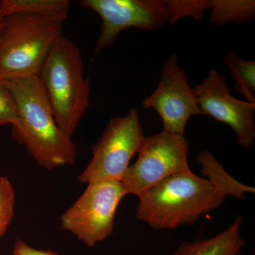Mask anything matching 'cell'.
<instances>
[{"mask_svg": "<svg viewBox=\"0 0 255 255\" xmlns=\"http://www.w3.org/2000/svg\"><path fill=\"white\" fill-rule=\"evenodd\" d=\"M5 81L17 106L18 124L12 127L13 139L43 168L50 170L75 163L76 147L55 122L39 76Z\"/></svg>", "mask_w": 255, "mask_h": 255, "instance_id": "1", "label": "cell"}, {"mask_svg": "<svg viewBox=\"0 0 255 255\" xmlns=\"http://www.w3.org/2000/svg\"><path fill=\"white\" fill-rule=\"evenodd\" d=\"M210 2V21L214 26L230 22L243 23L254 19V0H211Z\"/></svg>", "mask_w": 255, "mask_h": 255, "instance_id": "14", "label": "cell"}, {"mask_svg": "<svg viewBox=\"0 0 255 255\" xmlns=\"http://www.w3.org/2000/svg\"><path fill=\"white\" fill-rule=\"evenodd\" d=\"M194 90L204 115L207 114L218 122L227 124L243 148H248L254 144L255 104L233 97L226 76L211 69Z\"/></svg>", "mask_w": 255, "mask_h": 255, "instance_id": "10", "label": "cell"}, {"mask_svg": "<svg viewBox=\"0 0 255 255\" xmlns=\"http://www.w3.org/2000/svg\"><path fill=\"white\" fill-rule=\"evenodd\" d=\"M63 21L18 13L5 16L0 31V78L18 80L39 76L56 42Z\"/></svg>", "mask_w": 255, "mask_h": 255, "instance_id": "3", "label": "cell"}, {"mask_svg": "<svg viewBox=\"0 0 255 255\" xmlns=\"http://www.w3.org/2000/svg\"><path fill=\"white\" fill-rule=\"evenodd\" d=\"M152 109L162 122V131L184 135L189 119L204 115L198 105L194 89L188 84L185 71L178 65L177 55H172L164 64L161 80L155 91L142 102Z\"/></svg>", "mask_w": 255, "mask_h": 255, "instance_id": "9", "label": "cell"}, {"mask_svg": "<svg viewBox=\"0 0 255 255\" xmlns=\"http://www.w3.org/2000/svg\"><path fill=\"white\" fill-rule=\"evenodd\" d=\"M39 78L55 122L71 137L90 105V84L84 75L78 47L68 38L60 37L47 57Z\"/></svg>", "mask_w": 255, "mask_h": 255, "instance_id": "4", "label": "cell"}, {"mask_svg": "<svg viewBox=\"0 0 255 255\" xmlns=\"http://www.w3.org/2000/svg\"><path fill=\"white\" fill-rule=\"evenodd\" d=\"M174 255V253H173V254H169V255Z\"/></svg>", "mask_w": 255, "mask_h": 255, "instance_id": "21", "label": "cell"}, {"mask_svg": "<svg viewBox=\"0 0 255 255\" xmlns=\"http://www.w3.org/2000/svg\"><path fill=\"white\" fill-rule=\"evenodd\" d=\"M15 192L7 178L0 177V238L7 231L14 219Z\"/></svg>", "mask_w": 255, "mask_h": 255, "instance_id": "17", "label": "cell"}, {"mask_svg": "<svg viewBox=\"0 0 255 255\" xmlns=\"http://www.w3.org/2000/svg\"><path fill=\"white\" fill-rule=\"evenodd\" d=\"M243 217L238 216L234 222L222 233L194 242L179 245L174 255H240L246 241L241 236Z\"/></svg>", "mask_w": 255, "mask_h": 255, "instance_id": "11", "label": "cell"}, {"mask_svg": "<svg viewBox=\"0 0 255 255\" xmlns=\"http://www.w3.org/2000/svg\"><path fill=\"white\" fill-rule=\"evenodd\" d=\"M69 0H1L0 11L4 16L24 13L63 21L70 14Z\"/></svg>", "mask_w": 255, "mask_h": 255, "instance_id": "13", "label": "cell"}, {"mask_svg": "<svg viewBox=\"0 0 255 255\" xmlns=\"http://www.w3.org/2000/svg\"><path fill=\"white\" fill-rule=\"evenodd\" d=\"M12 255H59L54 252L43 251L32 248L28 243L23 241H16L13 248Z\"/></svg>", "mask_w": 255, "mask_h": 255, "instance_id": "19", "label": "cell"}, {"mask_svg": "<svg viewBox=\"0 0 255 255\" xmlns=\"http://www.w3.org/2000/svg\"><path fill=\"white\" fill-rule=\"evenodd\" d=\"M144 137L136 109H130L124 117L110 119L94 146L91 161L79 181L86 184L102 181L122 182Z\"/></svg>", "mask_w": 255, "mask_h": 255, "instance_id": "5", "label": "cell"}, {"mask_svg": "<svg viewBox=\"0 0 255 255\" xmlns=\"http://www.w3.org/2000/svg\"><path fill=\"white\" fill-rule=\"evenodd\" d=\"M4 16L1 14L0 11V31H1V27H2L3 21H4Z\"/></svg>", "mask_w": 255, "mask_h": 255, "instance_id": "20", "label": "cell"}, {"mask_svg": "<svg viewBox=\"0 0 255 255\" xmlns=\"http://www.w3.org/2000/svg\"><path fill=\"white\" fill-rule=\"evenodd\" d=\"M223 62L235 80V91L241 94L247 102L255 104V62L240 58L237 53L229 52Z\"/></svg>", "mask_w": 255, "mask_h": 255, "instance_id": "15", "label": "cell"}, {"mask_svg": "<svg viewBox=\"0 0 255 255\" xmlns=\"http://www.w3.org/2000/svg\"><path fill=\"white\" fill-rule=\"evenodd\" d=\"M80 4L95 11L102 20L95 54L111 46L124 30L155 31L169 21L165 0H82Z\"/></svg>", "mask_w": 255, "mask_h": 255, "instance_id": "8", "label": "cell"}, {"mask_svg": "<svg viewBox=\"0 0 255 255\" xmlns=\"http://www.w3.org/2000/svg\"><path fill=\"white\" fill-rule=\"evenodd\" d=\"M188 153L184 135L162 131L145 136L136 162L129 166L122 181L127 194L140 196L165 178L191 169Z\"/></svg>", "mask_w": 255, "mask_h": 255, "instance_id": "7", "label": "cell"}, {"mask_svg": "<svg viewBox=\"0 0 255 255\" xmlns=\"http://www.w3.org/2000/svg\"><path fill=\"white\" fill-rule=\"evenodd\" d=\"M82 195L60 218L62 228L92 248L112 236L116 213L127 195L123 183H90Z\"/></svg>", "mask_w": 255, "mask_h": 255, "instance_id": "6", "label": "cell"}, {"mask_svg": "<svg viewBox=\"0 0 255 255\" xmlns=\"http://www.w3.org/2000/svg\"><path fill=\"white\" fill-rule=\"evenodd\" d=\"M168 23L173 25L185 16L202 21L204 11L210 9L211 2L208 0H167Z\"/></svg>", "mask_w": 255, "mask_h": 255, "instance_id": "16", "label": "cell"}, {"mask_svg": "<svg viewBox=\"0 0 255 255\" xmlns=\"http://www.w3.org/2000/svg\"><path fill=\"white\" fill-rule=\"evenodd\" d=\"M137 197V219L153 229L174 230L218 209L226 196L189 169L165 178Z\"/></svg>", "mask_w": 255, "mask_h": 255, "instance_id": "2", "label": "cell"}, {"mask_svg": "<svg viewBox=\"0 0 255 255\" xmlns=\"http://www.w3.org/2000/svg\"><path fill=\"white\" fill-rule=\"evenodd\" d=\"M18 124L17 106L14 96L6 81L0 78V127L6 124L16 127Z\"/></svg>", "mask_w": 255, "mask_h": 255, "instance_id": "18", "label": "cell"}, {"mask_svg": "<svg viewBox=\"0 0 255 255\" xmlns=\"http://www.w3.org/2000/svg\"><path fill=\"white\" fill-rule=\"evenodd\" d=\"M196 160L201 167V172L218 190L225 196H232L244 199L247 194H254L255 189L246 185L231 177L209 150H200Z\"/></svg>", "mask_w": 255, "mask_h": 255, "instance_id": "12", "label": "cell"}]
</instances>
